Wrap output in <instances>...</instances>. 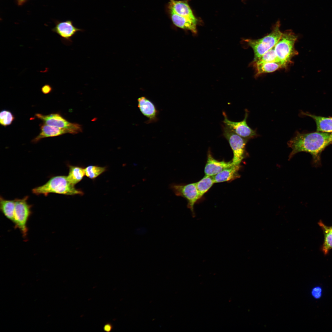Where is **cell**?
Instances as JSON below:
<instances>
[{"label": "cell", "mask_w": 332, "mask_h": 332, "mask_svg": "<svg viewBox=\"0 0 332 332\" xmlns=\"http://www.w3.org/2000/svg\"><path fill=\"white\" fill-rule=\"evenodd\" d=\"M330 133L317 131L306 133L297 132L295 136L287 143L289 147L292 149L289 159L297 153L304 152L311 155L314 165H320L322 152L331 144L329 141Z\"/></svg>", "instance_id": "cell-1"}, {"label": "cell", "mask_w": 332, "mask_h": 332, "mask_svg": "<svg viewBox=\"0 0 332 332\" xmlns=\"http://www.w3.org/2000/svg\"><path fill=\"white\" fill-rule=\"evenodd\" d=\"M32 192L37 195L42 194L45 196L50 193L66 195L83 194L82 191L76 189L69 180L67 176H64L52 177L44 185L33 189Z\"/></svg>", "instance_id": "cell-2"}, {"label": "cell", "mask_w": 332, "mask_h": 332, "mask_svg": "<svg viewBox=\"0 0 332 332\" xmlns=\"http://www.w3.org/2000/svg\"><path fill=\"white\" fill-rule=\"evenodd\" d=\"M297 38V36L291 30H287L283 33L275 46V52L278 62L283 68L287 67L291 62L293 57L298 54L294 47Z\"/></svg>", "instance_id": "cell-3"}, {"label": "cell", "mask_w": 332, "mask_h": 332, "mask_svg": "<svg viewBox=\"0 0 332 332\" xmlns=\"http://www.w3.org/2000/svg\"><path fill=\"white\" fill-rule=\"evenodd\" d=\"M280 22L278 21L271 32L261 38L244 40L253 50L254 57L252 63L257 61L264 53L275 46L283 33L280 30Z\"/></svg>", "instance_id": "cell-4"}, {"label": "cell", "mask_w": 332, "mask_h": 332, "mask_svg": "<svg viewBox=\"0 0 332 332\" xmlns=\"http://www.w3.org/2000/svg\"><path fill=\"white\" fill-rule=\"evenodd\" d=\"M223 134L228 141L233 153L231 160L234 165H240L245 157L246 146L249 139L243 138L236 134L225 125L223 127Z\"/></svg>", "instance_id": "cell-5"}, {"label": "cell", "mask_w": 332, "mask_h": 332, "mask_svg": "<svg viewBox=\"0 0 332 332\" xmlns=\"http://www.w3.org/2000/svg\"><path fill=\"white\" fill-rule=\"evenodd\" d=\"M26 196L22 199H15V204L13 223L18 229L24 238L26 237L28 229L27 223L32 211L31 205L29 204Z\"/></svg>", "instance_id": "cell-6"}, {"label": "cell", "mask_w": 332, "mask_h": 332, "mask_svg": "<svg viewBox=\"0 0 332 332\" xmlns=\"http://www.w3.org/2000/svg\"><path fill=\"white\" fill-rule=\"evenodd\" d=\"M170 188L176 196L187 200L188 207L191 210L192 216H195L194 206L200 199L196 183L186 184L172 183L170 185Z\"/></svg>", "instance_id": "cell-7"}, {"label": "cell", "mask_w": 332, "mask_h": 332, "mask_svg": "<svg viewBox=\"0 0 332 332\" xmlns=\"http://www.w3.org/2000/svg\"><path fill=\"white\" fill-rule=\"evenodd\" d=\"M35 116L42 121L44 123L65 129L69 133L76 134L82 131L81 125L69 122L59 113H52L47 115L37 113Z\"/></svg>", "instance_id": "cell-8"}, {"label": "cell", "mask_w": 332, "mask_h": 332, "mask_svg": "<svg viewBox=\"0 0 332 332\" xmlns=\"http://www.w3.org/2000/svg\"><path fill=\"white\" fill-rule=\"evenodd\" d=\"M245 111L244 119L239 122H235L229 120L226 113L223 112L224 119L223 121L224 125L240 136L249 140L257 137L256 130L252 129L247 124V120L248 116V111Z\"/></svg>", "instance_id": "cell-9"}, {"label": "cell", "mask_w": 332, "mask_h": 332, "mask_svg": "<svg viewBox=\"0 0 332 332\" xmlns=\"http://www.w3.org/2000/svg\"><path fill=\"white\" fill-rule=\"evenodd\" d=\"M55 26L52 31L58 35L63 43L67 45L72 44V38L78 32H83V29L77 28L73 24V22L70 20L64 21H56Z\"/></svg>", "instance_id": "cell-10"}, {"label": "cell", "mask_w": 332, "mask_h": 332, "mask_svg": "<svg viewBox=\"0 0 332 332\" xmlns=\"http://www.w3.org/2000/svg\"><path fill=\"white\" fill-rule=\"evenodd\" d=\"M138 107L143 115L148 119L146 123H153L158 121V111L154 104L148 99L142 96L137 99Z\"/></svg>", "instance_id": "cell-11"}, {"label": "cell", "mask_w": 332, "mask_h": 332, "mask_svg": "<svg viewBox=\"0 0 332 332\" xmlns=\"http://www.w3.org/2000/svg\"><path fill=\"white\" fill-rule=\"evenodd\" d=\"M233 165L231 160L226 162L223 160L220 161L216 160L213 157L209 149L208 152L207 160L204 168L205 174L210 176H214Z\"/></svg>", "instance_id": "cell-12"}, {"label": "cell", "mask_w": 332, "mask_h": 332, "mask_svg": "<svg viewBox=\"0 0 332 332\" xmlns=\"http://www.w3.org/2000/svg\"><path fill=\"white\" fill-rule=\"evenodd\" d=\"M170 16L174 24L180 28L188 30L194 34L197 33V20L182 16L169 10Z\"/></svg>", "instance_id": "cell-13"}, {"label": "cell", "mask_w": 332, "mask_h": 332, "mask_svg": "<svg viewBox=\"0 0 332 332\" xmlns=\"http://www.w3.org/2000/svg\"><path fill=\"white\" fill-rule=\"evenodd\" d=\"M240 165H233L220 172L213 177L215 183L231 181L239 178Z\"/></svg>", "instance_id": "cell-14"}, {"label": "cell", "mask_w": 332, "mask_h": 332, "mask_svg": "<svg viewBox=\"0 0 332 332\" xmlns=\"http://www.w3.org/2000/svg\"><path fill=\"white\" fill-rule=\"evenodd\" d=\"M169 10L177 14L192 19L197 20L187 2L183 1L170 0Z\"/></svg>", "instance_id": "cell-15"}, {"label": "cell", "mask_w": 332, "mask_h": 332, "mask_svg": "<svg viewBox=\"0 0 332 332\" xmlns=\"http://www.w3.org/2000/svg\"><path fill=\"white\" fill-rule=\"evenodd\" d=\"M302 113L304 115L311 117L314 121L316 125V131L328 133L332 132V117L318 116L307 112H302Z\"/></svg>", "instance_id": "cell-16"}, {"label": "cell", "mask_w": 332, "mask_h": 332, "mask_svg": "<svg viewBox=\"0 0 332 332\" xmlns=\"http://www.w3.org/2000/svg\"><path fill=\"white\" fill-rule=\"evenodd\" d=\"M39 134L32 140L33 142H37L43 138L56 136L68 133L65 129L45 123L41 126Z\"/></svg>", "instance_id": "cell-17"}, {"label": "cell", "mask_w": 332, "mask_h": 332, "mask_svg": "<svg viewBox=\"0 0 332 332\" xmlns=\"http://www.w3.org/2000/svg\"><path fill=\"white\" fill-rule=\"evenodd\" d=\"M15 200H7L2 196L0 198V209L4 215L13 223L14 219V213Z\"/></svg>", "instance_id": "cell-18"}, {"label": "cell", "mask_w": 332, "mask_h": 332, "mask_svg": "<svg viewBox=\"0 0 332 332\" xmlns=\"http://www.w3.org/2000/svg\"><path fill=\"white\" fill-rule=\"evenodd\" d=\"M318 224L322 229L324 235V241L322 251L324 254L326 255L332 249V226H326L321 220L319 221Z\"/></svg>", "instance_id": "cell-19"}, {"label": "cell", "mask_w": 332, "mask_h": 332, "mask_svg": "<svg viewBox=\"0 0 332 332\" xmlns=\"http://www.w3.org/2000/svg\"><path fill=\"white\" fill-rule=\"evenodd\" d=\"M69 172L67 178L69 182L75 185L83 179L85 175V168L82 167L68 165Z\"/></svg>", "instance_id": "cell-20"}, {"label": "cell", "mask_w": 332, "mask_h": 332, "mask_svg": "<svg viewBox=\"0 0 332 332\" xmlns=\"http://www.w3.org/2000/svg\"><path fill=\"white\" fill-rule=\"evenodd\" d=\"M215 183L213 176L205 175L200 181L196 182V187L200 199Z\"/></svg>", "instance_id": "cell-21"}, {"label": "cell", "mask_w": 332, "mask_h": 332, "mask_svg": "<svg viewBox=\"0 0 332 332\" xmlns=\"http://www.w3.org/2000/svg\"><path fill=\"white\" fill-rule=\"evenodd\" d=\"M256 68L255 76L263 73L273 72L278 69L283 68L282 65L277 62H270L255 66Z\"/></svg>", "instance_id": "cell-22"}, {"label": "cell", "mask_w": 332, "mask_h": 332, "mask_svg": "<svg viewBox=\"0 0 332 332\" xmlns=\"http://www.w3.org/2000/svg\"><path fill=\"white\" fill-rule=\"evenodd\" d=\"M270 62L279 63L275 52V46L267 51L258 60L252 64L255 66Z\"/></svg>", "instance_id": "cell-23"}, {"label": "cell", "mask_w": 332, "mask_h": 332, "mask_svg": "<svg viewBox=\"0 0 332 332\" xmlns=\"http://www.w3.org/2000/svg\"><path fill=\"white\" fill-rule=\"evenodd\" d=\"M106 170L105 167L90 165L85 168V175L91 179L97 178Z\"/></svg>", "instance_id": "cell-24"}, {"label": "cell", "mask_w": 332, "mask_h": 332, "mask_svg": "<svg viewBox=\"0 0 332 332\" xmlns=\"http://www.w3.org/2000/svg\"><path fill=\"white\" fill-rule=\"evenodd\" d=\"M14 119L12 113L10 111L3 110L0 113V123L1 125L6 126L10 125Z\"/></svg>", "instance_id": "cell-25"}, {"label": "cell", "mask_w": 332, "mask_h": 332, "mask_svg": "<svg viewBox=\"0 0 332 332\" xmlns=\"http://www.w3.org/2000/svg\"><path fill=\"white\" fill-rule=\"evenodd\" d=\"M311 294L312 297L316 299L320 298L322 295V289L319 286L313 288L311 290Z\"/></svg>", "instance_id": "cell-26"}, {"label": "cell", "mask_w": 332, "mask_h": 332, "mask_svg": "<svg viewBox=\"0 0 332 332\" xmlns=\"http://www.w3.org/2000/svg\"><path fill=\"white\" fill-rule=\"evenodd\" d=\"M52 90V88L50 85L46 84L44 85L41 89L42 92L45 94L50 93Z\"/></svg>", "instance_id": "cell-27"}, {"label": "cell", "mask_w": 332, "mask_h": 332, "mask_svg": "<svg viewBox=\"0 0 332 332\" xmlns=\"http://www.w3.org/2000/svg\"><path fill=\"white\" fill-rule=\"evenodd\" d=\"M28 0H16L18 5L20 6L24 4Z\"/></svg>", "instance_id": "cell-28"}, {"label": "cell", "mask_w": 332, "mask_h": 332, "mask_svg": "<svg viewBox=\"0 0 332 332\" xmlns=\"http://www.w3.org/2000/svg\"><path fill=\"white\" fill-rule=\"evenodd\" d=\"M329 141L331 144L332 143V132L330 133Z\"/></svg>", "instance_id": "cell-29"}]
</instances>
